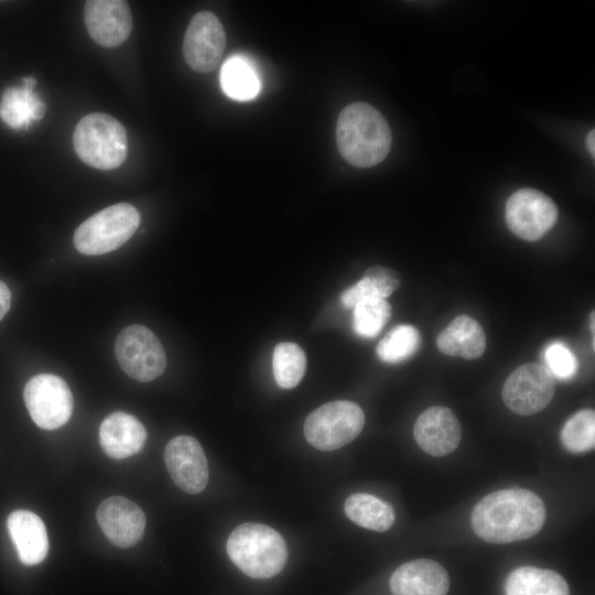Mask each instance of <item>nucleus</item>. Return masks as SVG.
Here are the masks:
<instances>
[{"instance_id": "obj_24", "label": "nucleus", "mask_w": 595, "mask_h": 595, "mask_svg": "<svg viewBox=\"0 0 595 595\" xmlns=\"http://www.w3.org/2000/svg\"><path fill=\"white\" fill-rule=\"evenodd\" d=\"M219 80L224 93L240 101L253 99L260 90L256 69L242 56H231L224 63Z\"/></svg>"}, {"instance_id": "obj_15", "label": "nucleus", "mask_w": 595, "mask_h": 595, "mask_svg": "<svg viewBox=\"0 0 595 595\" xmlns=\"http://www.w3.org/2000/svg\"><path fill=\"white\" fill-rule=\"evenodd\" d=\"M413 435L422 451L441 457L456 450L461 442L462 429L451 409L434 405L419 415L414 423Z\"/></svg>"}, {"instance_id": "obj_27", "label": "nucleus", "mask_w": 595, "mask_h": 595, "mask_svg": "<svg viewBox=\"0 0 595 595\" xmlns=\"http://www.w3.org/2000/svg\"><path fill=\"white\" fill-rule=\"evenodd\" d=\"M353 309L354 329L366 338L377 336L391 317V306L386 299H366Z\"/></svg>"}, {"instance_id": "obj_4", "label": "nucleus", "mask_w": 595, "mask_h": 595, "mask_svg": "<svg viewBox=\"0 0 595 595\" xmlns=\"http://www.w3.org/2000/svg\"><path fill=\"white\" fill-rule=\"evenodd\" d=\"M73 143L79 159L98 170L120 166L128 152V136L123 125L101 112L89 113L79 120Z\"/></svg>"}, {"instance_id": "obj_5", "label": "nucleus", "mask_w": 595, "mask_h": 595, "mask_svg": "<svg viewBox=\"0 0 595 595\" xmlns=\"http://www.w3.org/2000/svg\"><path fill=\"white\" fill-rule=\"evenodd\" d=\"M140 224L138 209L119 203L106 207L82 223L74 234V246L83 255L99 256L128 241Z\"/></svg>"}, {"instance_id": "obj_17", "label": "nucleus", "mask_w": 595, "mask_h": 595, "mask_svg": "<svg viewBox=\"0 0 595 595\" xmlns=\"http://www.w3.org/2000/svg\"><path fill=\"white\" fill-rule=\"evenodd\" d=\"M147 431L143 424L126 412H115L100 424L99 441L104 452L116 459L138 453L145 443Z\"/></svg>"}, {"instance_id": "obj_14", "label": "nucleus", "mask_w": 595, "mask_h": 595, "mask_svg": "<svg viewBox=\"0 0 595 595\" xmlns=\"http://www.w3.org/2000/svg\"><path fill=\"white\" fill-rule=\"evenodd\" d=\"M96 518L105 536L119 548L134 545L143 536L145 515L133 501L112 496L100 502Z\"/></svg>"}, {"instance_id": "obj_2", "label": "nucleus", "mask_w": 595, "mask_h": 595, "mask_svg": "<svg viewBox=\"0 0 595 595\" xmlns=\"http://www.w3.org/2000/svg\"><path fill=\"white\" fill-rule=\"evenodd\" d=\"M392 136L386 118L366 102L345 107L336 123V142L342 156L356 167L382 162L391 147Z\"/></svg>"}, {"instance_id": "obj_20", "label": "nucleus", "mask_w": 595, "mask_h": 595, "mask_svg": "<svg viewBox=\"0 0 595 595\" xmlns=\"http://www.w3.org/2000/svg\"><path fill=\"white\" fill-rule=\"evenodd\" d=\"M436 346L445 355L475 359L486 349V336L475 320L459 315L439 334Z\"/></svg>"}, {"instance_id": "obj_28", "label": "nucleus", "mask_w": 595, "mask_h": 595, "mask_svg": "<svg viewBox=\"0 0 595 595\" xmlns=\"http://www.w3.org/2000/svg\"><path fill=\"white\" fill-rule=\"evenodd\" d=\"M563 446L571 453H583L595 445V413L591 409L576 412L561 431Z\"/></svg>"}, {"instance_id": "obj_1", "label": "nucleus", "mask_w": 595, "mask_h": 595, "mask_svg": "<svg viewBox=\"0 0 595 595\" xmlns=\"http://www.w3.org/2000/svg\"><path fill=\"white\" fill-rule=\"evenodd\" d=\"M545 507L541 498L523 488L501 489L486 495L472 511V528L484 541L510 543L533 537L543 527Z\"/></svg>"}, {"instance_id": "obj_30", "label": "nucleus", "mask_w": 595, "mask_h": 595, "mask_svg": "<svg viewBox=\"0 0 595 595\" xmlns=\"http://www.w3.org/2000/svg\"><path fill=\"white\" fill-rule=\"evenodd\" d=\"M11 305V293L8 285L0 280V321L6 316Z\"/></svg>"}, {"instance_id": "obj_8", "label": "nucleus", "mask_w": 595, "mask_h": 595, "mask_svg": "<svg viewBox=\"0 0 595 595\" xmlns=\"http://www.w3.org/2000/svg\"><path fill=\"white\" fill-rule=\"evenodd\" d=\"M30 416L44 430L64 425L72 415L74 400L67 383L58 376L40 374L31 378L23 390Z\"/></svg>"}, {"instance_id": "obj_19", "label": "nucleus", "mask_w": 595, "mask_h": 595, "mask_svg": "<svg viewBox=\"0 0 595 595\" xmlns=\"http://www.w3.org/2000/svg\"><path fill=\"white\" fill-rule=\"evenodd\" d=\"M36 80L32 76L24 77L19 87H9L0 101V118L14 130L28 129L35 120L43 118L45 104L34 93Z\"/></svg>"}, {"instance_id": "obj_23", "label": "nucleus", "mask_w": 595, "mask_h": 595, "mask_svg": "<svg viewBox=\"0 0 595 595\" xmlns=\"http://www.w3.org/2000/svg\"><path fill=\"white\" fill-rule=\"evenodd\" d=\"M399 285L400 278L394 270L382 266H372L365 271L358 282L342 293L340 300L346 307L350 309L366 299H386Z\"/></svg>"}, {"instance_id": "obj_22", "label": "nucleus", "mask_w": 595, "mask_h": 595, "mask_svg": "<svg viewBox=\"0 0 595 595\" xmlns=\"http://www.w3.org/2000/svg\"><path fill=\"white\" fill-rule=\"evenodd\" d=\"M344 510L353 522L374 531H386L394 522L393 508L370 494L350 495L345 501Z\"/></svg>"}, {"instance_id": "obj_13", "label": "nucleus", "mask_w": 595, "mask_h": 595, "mask_svg": "<svg viewBox=\"0 0 595 595\" xmlns=\"http://www.w3.org/2000/svg\"><path fill=\"white\" fill-rule=\"evenodd\" d=\"M84 19L90 37L108 48L123 43L132 30L129 4L122 0L86 1Z\"/></svg>"}, {"instance_id": "obj_26", "label": "nucleus", "mask_w": 595, "mask_h": 595, "mask_svg": "<svg viewBox=\"0 0 595 595\" xmlns=\"http://www.w3.org/2000/svg\"><path fill=\"white\" fill-rule=\"evenodd\" d=\"M421 345V336L412 325H398L377 345L376 353L380 360L397 364L413 356Z\"/></svg>"}, {"instance_id": "obj_31", "label": "nucleus", "mask_w": 595, "mask_h": 595, "mask_svg": "<svg viewBox=\"0 0 595 595\" xmlns=\"http://www.w3.org/2000/svg\"><path fill=\"white\" fill-rule=\"evenodd\" d=\"M594 140H595V130H591L587 134V138H586V145H587V149H588V152L591 153V155L594 158V153H595V144H594Z\"/></svg>"}, {"instance_id": "obj_21", "label": "nucleus", "mask_w": 595, "mask_h": 595, "mask_svg": "<svg viewBox=\"0 0 595 595\" xmlns=\"http://www.w3.org/2000/svg\"><path fill=\"white\" fill-rule=\"evenodd\" d=\"M506 595H570L566 581L556 572L536 566H520L510 572Z\"/></svg>"}, {"instance_id": "obj_12", "label": "nucleus", "mask_w": 595, "mask_h": 595, "mask_svg": "<svg viewBox=\"0 0 595 595\" xmlns=\"http://www.w3.org/2000/svg\"><path fill=\"white\" fill-rule=\"evenodd\" d=\"M167 472L175 485L188 494L203 491L208 482V464L201 444L192 436L172 439L164 451Z\"/></svg>"}, {"instance_id": "obj_9", "label": "nucleus", "mask_w": 595, "mask_h": 595, "mask_svg": "<svg viewBox=\"0 0 595 595\" xmlns=\"http://www.w3.org/2000/svg\"><path fill=\"white\" fill-rule=\"evenodd\" d=\"M555 380L543 365L528 363L517 367L502 386V400L519 415L542 411L552 400Z\"/></svg>"}, {"instance_id": "obj_7", "label": "nucleus", "mask_w": 595, "mask_h": 595, "mask_svg": "<svg viewBox=\"0 0 595 595\" xmlns=\"http://www.w3.org/2000/svg\"><path fill=\"white\" fill-rule=\"evenodd\" d=\"M115 353L122 370L141 382L154 380L166 367L161 342L143 325L134 324L123 328L117 336Z\"/></svg>"}, {"instance_id": "obj_18", "label": "nucleus", "mask_w": 595, "mask_h": 595, "mask_svg": "<svg viewBox=\"0 0 595 595\" xmlns=\"http://www.w3.org/2000/svg\"><path fill=\"white\" fill-rule=\"evenodd\" d=\"M9 534L25 565L41 563L48 551V538L42 519L28 510H15L7 519Z\"/></svg>"}, {"instance_id": "obj_25", "label": "nucleus", "mask_w": 595, "mask_h": 595, "mask_svg": "<svg viewBox=\"0 0 595 595\" xmlns=\"http://www.w3.org/2000/svg\"><path fill=\"white\" fill-rule=\"evenodd\" d=\"M306 368L303 349L295 343H279L272 356L274 379L283 389L294 388L302 380Z\"/></svg>"}, {"instance_id": "obj_11", "label": "nucleus", "mask_w": 595, "mask_h": 595, "mask_svg": "<svg viewBox=\"0 0 595 595\" xmlns=\"http://www.w3.org/2000/svg\"><path fill=\"white\" fill-rule=\"evenodd\" d=\"M225 46L226 34L219 19L209 11L196 13L183 40V55L188 66L202 74L214 71Z\"/></svg>"}, {"instance_id": "obj_3", "label": "nucleus", "mask_w": 595, "mask_h": 595, "mask_svg": "<svg viewBox=\"0 0 595 595\" xmlns=\"http://www.w3.org/2000/svg\"><path fill=\"white\" fill-rule=\"evenodd\" d=\"M231 562L253 578H270L279 574L288 560V548L273 528L255 522L236 527L226 543Z\"/></svg>"}, {"instance_id": "obj_29", "label": "nucleus", "mask_w": 595, "mask_h": 595, "mask_svg": "<svg viewBox=\"0 0 595 595\" xmlns=\"http://www.w3.org/2000/svg\"><path fill=\"white\" fill-rule=\"evenodd\" d=\"M548 370L559 379H570L577 370V360L571 349L561 342L550 344L544 353Z\"/></svg>"}, {"instance_id": "obj_16", "label": "nucleus", "mask_w": 595, "mask_h": 595, "mask_svg": "<svg viewBox=\"0 0 595 595\" xmlns=\"http://www.w3.org/2000/svg\"><path fill=\"white\" fill-rule=\"evenodd\" d=\"M389 585L393 595H446L450 578L436 561L418 559L400 565Z\"/></svg>"}, {"instance_id": "obj_10", "label": "nucleus", "mask_w": 595, "mask_h": 595, "mask_svg": "<svg viewBox=\"0 0 595 595\" xmlns=\"http://www.w3.org/2000/svg\"><path fill=\"white\" fill-rule=\"evenodd\" d=\"M505 215L509 229L516 236L534 241L555 225L558 207L544 193L521 188L508 198Z\"/></svg>"}, {"instance_id": "obj_6", "label": "nucleus", "mask_w": 595, "mask_h": 595, "mask_svg": "<svg viewBox=\"0 0 595 595\" xmlns=\"http://www.w3.org/2000/svg\"><path fill=\"white\" fill-rule=\"evenodd\" d=\"M365 424L361 408L348 400L327 402L304 422L306 441L321 451H334L354 441Z\"/></svg>"}]
</instances>
